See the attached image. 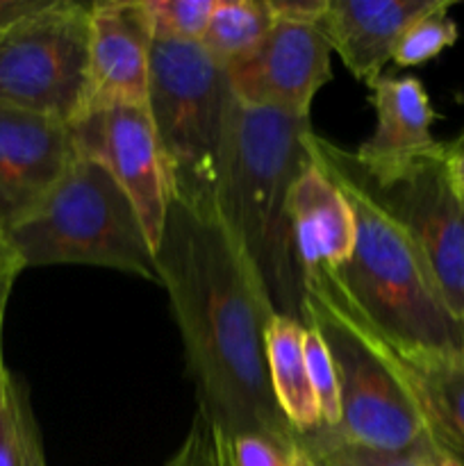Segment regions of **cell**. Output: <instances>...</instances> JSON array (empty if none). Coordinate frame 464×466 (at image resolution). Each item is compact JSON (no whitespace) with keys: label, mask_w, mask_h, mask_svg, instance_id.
<instances>
[{"label":"cell","mask_w":464,"mask_h":466,"mask_svg":"<svg viewBox=\"0 0 464 466\" xmlns=\"http://www.w3.org/2000/svg\"><path fill=\"white\" fill-rule=\"evenodd\" d=\"M155 258L185 346L196 410L226 440L268 435L294 444V428L273 399L264 350L267 323L276 312L227 232L217 198L168 194Z\"/></svg>","instance_id":"6da1fadb"},{"label":"cell","mask_w":464,"mask_h":466,"mask_svg":"<svg viewBox=\"0 0 464 466\" xmlns=\"http://www.w3.org/2000/svg\"><path fill=\"white\" fill-rule=\"evenodd\" d=\"M309 118L250 109L235 100L217 208L273 312L303 321L305 278L294 244L289 194L312 162Z\"/></svg>","instance_id":"7a4b0ae2"},{"label":"cell","mask_w":464,"mask_h":466,"mask_svg":"<svg viewBox=\"0 0 464 466\" xmlns=\"http://www.w3.org/2000/svg\"><path fill=\"white\" fill-rule=\"evenodd\" d=\"M303 321L321 335L335 364L341 421L332 431L394 453L437 441L403 358L350 300L335 268L305 271Z\"/></svg>","instance_id":"3957f363"},{"label":"cell","mask_w":464,"mask_h":466,"mask_svg":"<svg viewBox=\"0 0 464 466\" xmlns=\"http://www.w3.org/2000/svg\"><path fill=\"white\" fill-rule=\"evenodd\" d=\"M308 150L335 185L362 194L403 230L449 308L464 321V189L444 141L400 162L371 164L312 130Z\"/></svg>","instance_id":"277c9868"},{"label":"cell","mask_w":464,"mask_h":466,"mask_svg":"<svg viewBox=\"0 0 464 466\" xmlns=\"http://www.w3.org/2000/svg\"><path fill=\"white\" fill-rule=\"evenodd\" d=\"M337 187L355 217L353 255L335 268L350 300L400 358L464 353V321L449 308L412 241L362 194Z\"/></svg>","instance_id":"5b68a950"},{"label":"cell","mask_w":464,"mask_h":466,"mask_svg":"<svg viewBox=\"0 0 464 466\" xmlns=\"http://www.w3.org/2000/svg\"><path fill=\"white\" fill-rule=\"evenodd\" d=\"M23 267L89 264L157 282V258L126 191L77 155L53 194L9 232Z\"/></svg>","instance_id":"8992f818"},{"label":"cell","mask_w":464,"mask_h":466,"mask_svg":"<svg viewBox=\"0 0 464 466\" xmlns=\"http://www.w3.org/2000/svg\"><path fill=\"white\" fill-rule=\"evenodd\" d=\"M232 107L227 71L198 41L153 39L146 109L166 159L171 194L217 198Z\"/></svg>","instance_id":"52a82bcc"},{"label":"cell","mask_w":464,"mask_h":466,"mask_svg":"<svg viewBox=\"0 0 464 466\" xmlns=\"http://www.w3.org/2000/svg\"><path fill=\"white\" fill-rule=\"evenodd\" d=\"M91 3L50 0L0 32V103L73 123L86 105Z\"/></svg>","instance_id":"ba28073f"},{"label":"cell","mask_w":464,"mask_h":466,"mask_svg":"<svg viewBox=\"0 0 464 466\" xmlns=\"http://www.w3.org/2000/svg\"><path fill=\"white\" fill-rule=\"evenodd\" d=\"M71 135L76 153L98 162L126 191L157 253L171 182L148 109L139 105L89 109L71 123Z\"/></svg>","instance_id":"9c48e42d"},{"label":"cell","mask_w":464,"mask_h":466,"mask_svg":"<svg viewBox=\"0 0 464 466\" xmlns=\"http://www.w3.org/2000/svg\"><path fill=\"white\" fill-rule=\"evenodd\" d=\"M330 55L317 25L276 21L262 46L227 71L230 91L244 107L309 118L314 96L332 77Z\"/></svg>","instance_id":"30bf717a"},{"label":"cell","mask_w":464,"mask_h":466,"mask_svg":"<svg viewBox=\"0 0 464 466\" xmlns=\"http://www.w3.org/2000/svg\"><path fill=\"white\" fill-rule=\"evenodd\" d=\"M76 157L71 123L0 103V226L7 235L45 203Z\"/></svg>","instance_id":"8fae6325"},{"label":"cell","mask_w":464,"mask_h":466,"mask_svg":"<svg viewBox=\"0 0 464 466\" xmlns=\"http://www.w3.org/2000/svg\"><path fill=\"white\" fill-rule=\"evenodd\" d=\"M150 35L144 3H91L89 41V109L109 105L146 107L150 73Z\"/></svg>","instance_id":"7c38bea8"},{"label":"cell","mask_w":464,"mask_h":466,"mask_svg":"<svg viewBox=\"0 0 464 466\" xmlns=\"http://www.w3.org/2000/svg\"><path fill=\"white\" fill-rule=\"evenodd\" d=\"M437 0H328L318 30L355 80L371 86L403 32Z\"/></svg>","instance_id":"4fadbf2b"},{"label":"cell","mask_w":464,"mask_h":466,"mask_svg":"<svg viewBox=\"0 0 464 466\" xmlns=\"http://www.w3.org/2000/svg\"><path fill=\"white\" fill-rule=\"evenodd\" d=\"M289 217L294 228L300 268H339L348 262L355 246V217L344 191L314 162L300 171L289 194Z\"/></svg>","instance_id":"5bb4252c"},{"label":"cell","mask_w":464,"mask_h":466,"mask_svg":"<svg viewBox=\"0 0 464 466\" xmlns=\"http://www.w3.org/2000/svg\"><path fill=\"white\" fill-rule=\"evenodd\" d=\"M376 130L353 150L362 162H400L437 146L432 123L437 114L419 77L380 76L368 86Z\"/></svg>","instance_id":"9a60e30c"},{"label":"cell","mask_w":464,"mask_h":466,"mask_svg":"<svg viewBox=\"0 0 464 466\" xmlns=\"http://www.w3.org/2000/svg\"><path fill=\"white\" fill-rule=\"evenodd\" d=\"M303 341L305 323L282 317V314H273L268 319L267 332H264V350H267L273 399L296 435L323 426L321 410H318L308 364H305Z\"/></svg>","instance_id":"2e32d148"},{"label":"cell","mask_w":464,"mask_h":466,"mask_svg":"<svg viewBox=\"0 0 464 466\" xmlns=\"http://www.w3.org/2000/svg\"><path fill=\"white\" fill-rule=\"evenodd\" d=\"M437 441L464 458V353L403 358Z\"/></svg>","instance_id":"e0dca14e"},{"label":"cell","mask_w":464,"mask_h":466,"mask_svg":"<svg viewBox=\"0 0 464 466\" xmlns=\"http://www.w3.org/2000/svg\"><path fill=\"white\" fill-rule=\"evenodd\" d=\"M268 0H214L212 16L198 44L221 68L246 62L271 32Z\"/></svg>","instance_id":"ac0fdd59"},{"label":"cell","mask_w":464,"mask_h":466,"mask_svg":"<svg viewBox=\"0 0 464 466\" xmlns=\"http://www.w3.org/2000/svg\"><path fill=\"white\" fill-rule=\"evenodd\" d=\"M0 466H48L27 385L12 371L0 394Z\"/></svg>","instance_id":"d6986e66"},{"label":"cell","mask_w":464,"mask_h":466,"mask_svg":"<svg viewBox=\"0 0 464 466\" xmlns=\"http://www.w3.org/2000/svg\"><path fill=\"white\" fill-rule=\"evenodd\" d=\"M296 444L314 460L317 466H419L423 449L428 446L394 453V451L355 444L328 426L300 432V435H296ZM430 444H437V441H430Z\"/></svg>","instance_id":"ffe728a7"},{"label":"cell","mask_w":464,"mask_h":466,"mask_svg":"<svg viewBox=\"0 0 464 466\" xmlns=\"http://www.w3.org/2000/svg\"><path fill=\"white\" fill-rule=\"evenodd\" d=\"M449 9V0H437L426 14H421L403 32L391 59L398 66H419V64L439 57L446 48H450L458 41L459 32L458 23L450 18Z\"/></svg>","instance_id":"44dd1931"},{"label":"cell","mask_w":464,"mask_h":466,"mask_svg":"<svg viewBox=\"0 0 464 466\" xmlns=\"http://www.w3.org/2000/svg\"><path fill=\"white\" fill-rule=\"evenodd\" d=\"M155 41H200L214 0H141Z\"/></svg>","instance_id":"7402d4cb"},{"label":"cell","mask_w":464,"mask_h":466,"mask_svg":"<svg viewBox=\"0 0 464 466\" xmlns=\"http://www.w3.org/2000/svg\"><path fill=\"white\" fill-rule=\"evenodd\" d=\"M305 364H308L309 382H312L314 396H317L318 410H321L323 426L337 428L341 421V405H339V385H337V371L332 364L330 353H328L326 341L321 339L314 328L305 326Z\"/></svg>","instance_id":"603a6c76"},{"label":"cell","mask_w":464,"mask_h":466,"mask_svg":"<svg viewBox=\"0 0 464 466\" xmlns=\"http://www.w3.org/2000/svg\"><path fill=\"white\" fill-rule=\"evenodd\" d=\"M164 466H230L227 440L200 410H196L185 441Z\"/></svg>","instance_id":"cb8c5ba5"},{"label":"cell","mask_w":464,"mask_h":466,"mask_svg":"<svg viewBox=\"0 0 464 466\" xmlns=\"http://www.w3.org/2000/svg\"><path fill=\"white\" fill-rule=\"evenodd\" d=\"M294 451L296 441L287 444L268 435H241L227 440L230 466H289Z\"/></svg>","instance_id":"d4e9b609"},{"label":"cell","mask_w":464,"mask_h":466,"mask_svg":"<svg viewBox=\"0 0 464 466\" xmlns=\"http://www.w3.org/2000/svg\"><path fill=\"white\" fill-rule=\"evenodd\" d=\"M276 21L298 23V25H318L326 14L328 0H268Z\"/></svg>","instance_id":"484cf974"},{"label":"cell","mask_w":464,"mask_h":466,"mask_svg":"<svg viewBox=\"0 0 464 466\" xmlns=\"http://www.w3.org/2000/svg\"><path fill=\"white\" fill-rule=\"evenodd\" d=\"M50 0H0V32L44 9Z\"/></svg>","instance_id":"4316f807"},{"label":"cell","mask_w":464,"mask_h":466,"mask_svg":"<svg viewBox=\"0 0 464 466\" xmlns=\"http://www.w3.org/2000/svg\"><path fill=\"white\" fill-rule=\"evenodd\" d=\"M23 268L25 267H23L21 258H18L16 250H14L12 239H9V235L3 230V226H0V282L14 285Z\"/></svg>","instance_id":"83f0119b"},{"label":"cell","mask_w":464,"mask_h":466,"mask_svg":"<svg viewBox=\"0 0 464 466\" xmlns=\"http://www.w3.org/2000/svg\"><path fill=\"white\" fill-rule=\"evenodd\" d=\"M419 466H464V458L455 455L453 451L444 449L441 444H428L423 449L421 464Z\"/></svg>","instance_id":"f1b7e54d"},{"label":"cell","mask_w":464,"mask_h":466,"mask_svg":"<svg viewBox=\"0 0 464 466\" xmlns=\"http://www.w3.org/2000/svg\"><path fill=\"white\" fill-rule=\"evenodd\" d=\"M444 148H446V157H449L450 167H453L455 176H458L459 185L464 189V130L459 132L455 139L444 141Z\"/></svg>","instance_id":"f546056e"},{"label":"cell","mask_w":464,"mask_h":466,"mask_svg":"<svg viewBox=\"0 0 464 466\" xmlns=\"http://www.w3.org/2000/svg\"><path fill=\"white\" fill-rule=\"evenodd\" d=\"M3 323H5V314H0V394H3L5 378H7L9 373V369L5 367V358H3Z\"/></svg>","instance_id":"4dcf8cb0"},{"label":"cell","mask_w":464,"mask_h":466,"mask_svg":"<svg viewBox=\"0 0 464 466\" xmlns=\"http://www.w3.org/2000/svg\"><path fill=\"white\" fill-rule=\"evenodd\" d=\"M289 466H317V464H314V460L309 458V455L305 453V451L300 449L298 444H296L294 458H291V464H289Z\"/></svg>","instance_id":"1f68e13d"},{"label":"cell","mask_w":464,"mask_h":466,"mask_svg":"<svg viewBox=\"0 0 464 466\" xmlns=\"http://www.w3.org/2000/svg\"><path fill=\"white\" fill-rule=\"evenodd\" d=\"M12 287L9 282H0V314H5V308H7L9 294H12Z\"/></svg>","instance_id":"d6a6232c"}]
</instances>
